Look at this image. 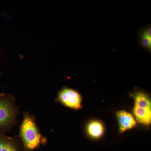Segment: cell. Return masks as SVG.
Instances as JSON below:
<instances>
[{
    "mask_svg": "<svg viewBox=\"0 0 151 151\" xmlns=\"http://www.w3.org/2000/svg\"><path fill=\"white\" fill-rule=\"evenodd\" d=\"M19 136L24 147L29 150L37 148L45 141L44 137L40 134L34 117L27 113L24 114L20 128Z\"/></svg>",
    "mask_w": 151,
    "mask_h": 151,
    "instance_id": "obj_1",
    "label": "cell"
},
{
    "mask_svg": "<svg viewBox=\"0 0 151 151\" xmlns=\"http://www.w3.org/2000/svg\"><path fill=\"white\" fill-rule=\"evenodd\" d=\"M17 109L14 98L9 94H0V132H4L14 126Z\"/></svg>",
    "mask_w": 151,
    "mask_h": 151,
    "instance_id": "obj_2",
    "label": "cell"
},
{
    "mask_svg": "<svg viewBox=\"0 0 151 151\" xmlns=\"http://www.w3.org/2000/svg\"><path fill=\"white\" fill-rule=\"evenodd\" d=\"M57 102L74 110H78L82 108V95L77 90L64 86L58 92Z\"/></svg>",
    "mask_w": 151,
    "mask_h": 151,
    "instance_id": "obj_3",
    "label": "cell"
},
{
    "mask_svg": "<svg viewBox=\"0 0 151 151\" xmlns=\"http://www.w3.org/2000/svg\"><path fill=\"white\" fill-rule=\"evenodd\" d=\"M119 122V131L123 133L137 126V122L134 116L131 113L125 111H120L116 113Z\"/></svg>",
    "mask_w": 151,
    "mask_h": 151,
    "instance_id": "obj_4",
    "label": "cell"
},
{
    "mask_svg": "<svg viewBox=\"0 0 151 151\" xmlns=\"http://www.w3.org/2000/svg\"><path fill=\"white\" fill-rule=\"evenodd\" d=\"M133 113L137 121L140 124L145 125H149L151 124V108H141L134 106Z\"/></svg>",
    "mask_w": 151,
    "mask_h": 151,
    "instance_id": "obj_5",
    "label": "cell"
},
{
    "mask_svg": "<svg viewBox=\"0 0 151 151\" xmlns=\"http://www.w3.org/2000/svg\"><path fill=\"white\" fill-rule=\"evenodd\" d=\"M139 43L147 51L151 52V27L150 25L145 27L140 31L139 35Z\"/></svg>",
    "mask_w": 151,
    "mask_h": 151,
    "instance_id": "obj_6",
    "label": "cell"
},
{
    "mask_svg": "<svg viewBox=\"0 0 151 151\" xmlns=\"http://www.w3.org/2000/svg\"><path fill=\"white\" fill-rule=\"evenodd\" d=\"M135 106L141 108H151V99L147 94L141 90H136L132 94Z\"/></svg>",
    "mask_w": 151,
    "mask_h": 151,
    "instance_id": "obj_7",
    "label": "cell"
},
{
    "mask_svg": "<svg viewBox=\"0 0 151 151\" xmlns=\"http://www.w3.org/2000/svg\"><path fill=\"white\" fill-rule=\"evenodd\" d=\"M105 129L102 123L97 120L90 122L87 126V132L89 136L94 139H98L103 136Z\"/></svg>",
    "mask_w": 151,
    "mask_h": 151,
    "instance_id": "obj_8",
    "label": "cell"
},
{
    "mask_svg": "<svg viewBox=\"0 0 151 151\" xmlns=\"http://www.w3.org/2000/svg\"><path fill=\"white\" fill-rule=\"evenodd\" d=\"M0 151H18L13 140L0 132Z\"/></svg>",
    "mask_w": 151,
    "mask_h": 151,
    "instance_id": "obj_9",
    "label": "cell"
}]
</instances>
